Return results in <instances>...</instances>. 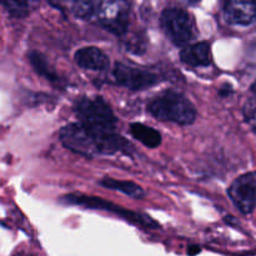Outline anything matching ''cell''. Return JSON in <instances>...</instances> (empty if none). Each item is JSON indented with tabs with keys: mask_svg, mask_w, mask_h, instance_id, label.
Here are the masks:
<instances>
[{
	"mask_svg": "<svg viewBox=\"0 0 256 256\" xmlns=\"http://www.w3.org/2000/svg\"><path fill=\"white\" fill-rule=\"evenodd\" d=\"M244 116L250 124V126L252 128V130L256 132V96L246 102L244 106Z\"/></svg>",
	"mask_w": 256,
	"mask_h": 256,
	"instance_id": "cell-17",
	"label": "cell"
},
{
	"mask_svg": "<svg viewBox=\"0 0 256 256\" xmlns=\"http://www.w3.org/2000/svg\"><path fill=\"white\" fill-rule=\"evenodd\" d=\"M14 256H30V255L26 254V252H16Z\"/></svg>",
	"mask_w": 256,
	"mask_h": 256,
	"instance_id": "cell-21",
	"label": "cell"
},
{
	"mask_svg": "<svg viewBox=\"0 0 256 256\" xmlns=\"http://www.w3.org/2000/svg\"><path fill=\"white\" fill-rule=\"evenodd\" d=\"M252 92H254V94H255V96H256V80H255V82H254V84L252 85Z\"/></svg>",
	"mask_w": 256,
	"mask_h": 256,
	"instance_id": "cell-20",
	"label": "cell"
},
{
	"mask_svg": "<svg viewBox=\"0 0 256 256\" xmlns=\"http://www.w3.org/2000/svg\"><path fill=\"white\" fill-rule=\"evenodd\" d=\"M59 136L66 149L86 158L116 154L129 146V142L116 132L94 129L79 122L62 128Z\"/></svg>",
	"mask_w": 256,
	"mask_h": 256,
	"instance_id": "cell-1",
	"label": "cell"
},
{
	"mask_svg": "<svg viewBox=\"0 0 256 256\" xmlns=\"http://www.w3.org/2000/svg\"><path fill=\"white\" fill-rule=\"evenodd\" d=\"M184 2H189V4H196V2H199L200 0H184Z\"/></svg>",
	"mask_w": 256,
	"mask_h": 256,
	"instance_id": "cell-19",
	"label": "cell"
},
{
	"mask_svg": "<svg viewBox=\"0 0 256 256\" xmlns=\"http://www.w3.org/2000/svg\"><path fill=\"white\" fill-rule=\"evenodd\" d=\"M60 200L62 202H65V204L76 205V206L85 208V209H95L112 212V214L118 215L122 219L129 222L130 224L139 225V226L145 228V229H158L159 228V224L156 222H154L150 216H148V215L132 212V210H125L122 206H119V205L106 202V200L102 199V198L90 196V195L74 192V194L64 195Z\"/></svg>",
	"mask_w": 256,
	"mask_h": 256,
	"instance_id": "cell-3",
	"label": "cell"
},
{
	"mask_svg": "<svg viewBox=\"0 0 256 256\" xmlns=\"http://www.w3.org/2000/svg\"><path fill=\"white\" fill-rule=\"evenodd\" d=\"M162 30L176 46H185L195 35V22L192 15L180 8H168L160 18Z\"/></svg>",
	"mask_w": 256,
	"mask_h": 256,
	"instance_id": "cell-5",
	"label": "cell"
},
{
	"mask_svg": "<svg viewBox=\"0 0 256 256\" xmlns=\"http://www.w3.org/2000/svg\"><path fill=\"white\" fill-rule=\"evenodd\" d=\"M180 59L189 66H209L212 62V48L206 42L185 45L180 52Z\"/></svg>",
	"mask_w": 256,
	"mask_h": 256,
	"instance_id": "cell-11",
	"label": "cell"
},
{
	"mask_svg": "<svg viewBox=\"0 0 256 256\" xmlns=\"http://www.w3.org/2000/svg\"><path fill=\"white\" fill-rule=\"evenodd\" d=\"M29 62L36 74H39L40 76L45 78V79L49 80V82H52V84H59L60 82L59 75H58L56 72H54V69L50 66L49 62H46L44 55H42L38 52H32L29 54Z\"/></svg>",
	"mask_w": 256,
	"mask_h": 256,
	"instance_id": "cell-15",
	"label": "cell"
},
{
	"mask_svg": "<svg viewBox=\"0 0 256 256\" xmlns=\"http://www.w3.org/2000/svg\"><path fill=\"white\" fill-rule=\"evenodd\" d=\"M115 82L120 86L130 90H144L154 86L159 82V76L148 70L132 68L122 62L115 64L112 70Z\"/></svg>",
	"mask_w": 256,
	"mask_h": 256,
	"instance_id": "cell-8",
	"label": "cell"
},
{
	"mask_svg": "<svg viewBox=\"0 0 256 256\" xmlns=\"http://www.w3.org/2000/svg\"><path fill=\"white\" fill-rule=\"evenodd\" d=\"M228 194L242 214L254 212L256 209V172H246L235 179Z\"/></svg>",
	"mask_w": 256,
	"mask_h": 256,
	"instance_id": "cell-7",
	"label": "cell"
},
{
	"mask_svg": "<svg viewBox=\"0 0 256 256\" xmlns=\"http://www.w3.org/2000/svg\"><path fill=\"white\" fill-rule=\"evenodd\" d=\"M74 112L82 125L105 132H116V118L102 98H80L75 102Z\"/></svg>",
	"mask_w": 256,
	"mask_h": 256,
	"instance_id": "cell-4",
	"label": "cell"
},
{
	"mask_svg": "<svg viewBox=\"0 0 256 256\" xmlns=\"http://www.w3.org/2000/svg\"><path fill=\"white\" fill-rule=\"evenodd\" d=\"M100 185L106 189L115 190V192H122V194L128 195L134 199H142L145 196V192L140 185L135 184L132 182H128V180H116L112 178H104L100 180Z\"/></svg>",
	"mask_w": 256,
	"mask_h": 256,
	"instance_id": "cell-14",
	"label": "cell"
},
{
	"mask_svg": "<svg viewBox=\"0 0 256 256\" xmlns=\"http://www.w3.org/2000/svg\"><path fill=\"white\" fill-rule=\"evenodd\" d=\"M59 2L76 18L94 22L104 0H59Z\"/></svg>",
	"mask_w": 256,
	"mask_h": 256,
	"instance_id": "cell-12",
	"label": "cell"
},
{
	"mask_svg": "<svg viewBox=\"0 0 256 256\" xmlns=\"http://www.w3.org/2000/svg\"><path fill=\"white\" fill-rule=\"evenodd\" d=\"M129 14L128 0H104L94 22L112 34L124 35L129 26Z\"/></svg>",
	"mask_w": 256,
	"mask_h": 256,
	"instance_id": "cell-6",
	"label": "cell"
},
{
	"mask_svg": "<svg viewBox=\"0 0 256 256\" xmlns=\"http://www.w3.org/2000/svg\"><path fill=\"white\" fill-rule=\"evenodd\" d=\"M148 110L156 119L179 125H190L196 119V110L192 102L172 90L155 96L148 104Z\"/></svg>",
	"mask_w": 256,
	"mask_h": 256,
	"instance_id": "cell-2",
	"label": "cell"
},
{
	"mask_svg": "<svg viewBox=\"0 0 256 256\" xmlns=\"http://www.w3.org/2000/svg\"><path fill=\"white\" fill-rule=\"evenodd\" d=\"M130 132L136 140H139L142 145L146 148L154 149L160 146L162 144V135L154 128L148 125L140 124V122H132L130 124Z\"/></svg>",
	"mask_w": 256,
	"mask_h": 256,
	"instance_id": "cell-13",
	"label": "cell"
},
{
	"mask_svg": "<svg viewBox=\"0 0 256 256\" xmlns=\"http://www.w3.org/2000/svg\"><path fill=\"white\" fill-rule=\"evenodd\" d=\"M200 252H202V249H200V246H198V245H192V246L188 248V255L190 256L198 255Z\"/></svg>",
	"mask_w": 256,
	"mask_h": 256,
	"instance_id": "cell-18",
	"label": "cell"
},
{
	"mask_svg": "<svg viewBox=\"0 0 256 256\" xmlns=\"http://www.w3.org/2000/svg\"><path fill=\"white\" fill-rule=\"evenodd\" d=\"M224 16L229 24L250 26L256 22V0H226Z\"/></svg>",
	"mask_w": 256,
	"mask_h": 256,
	"instance_id": "cell-9",
	"label": "cell"
},
{
	"mask_svg": "<svg viewBox=\"0 0 256 256\" xmlns=\"http://www.w3.org/2000/svg\"><path fill=\"white\" fill-rule=\"evenodd\" d=\"M0 4L14 16L24 18L29 14L32 0H0Z\"/></svg>",
	"mask_w": 256,
	"mask_h": 256,
	"instance_id": "cell-16",
	"label": "cell"
},
{
	"mask_svg": "<svg viewBox=\"0 0 256 256\" xmlns=\"http://www.w3.org/2000/svg\"><path fill=\"white\" fill-rule=\"evenodd\" d=\"M74 60L80 68L92 72H104L110 65L108 55L96 46L82 48L75 52Z\"/></svg>",
	"mask_w": 256,
	"mask_h": 256,
	"instance_id": "cell-10",
	"label": "cell"
}]
</instances>
